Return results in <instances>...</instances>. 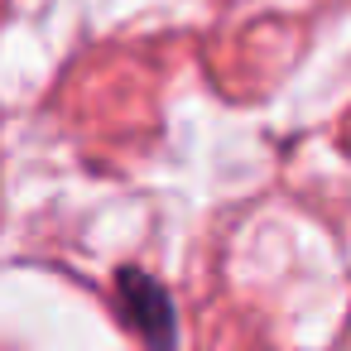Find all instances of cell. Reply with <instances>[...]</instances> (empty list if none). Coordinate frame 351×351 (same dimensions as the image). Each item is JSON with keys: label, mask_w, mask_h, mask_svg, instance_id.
Segmentation results:
<instances>
[{"label": "cell", "mask_w": 351, "mask_h": 351, "mask_svg": "<svg viewBox=\"0 0 351 351\" xmlns=\"http://www.w3.org/2000/svg\"><path fill=\"white\" fill-rule=\"evenodd\" d=\"M116 293H121V317L140 332V341L149 351H173L178 327H173V298H169V289L159 279H149L145 269L125 265L116 274Z\"/></svg>", "instance_id": "1"}]
</instances>
